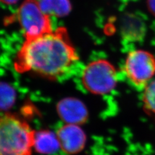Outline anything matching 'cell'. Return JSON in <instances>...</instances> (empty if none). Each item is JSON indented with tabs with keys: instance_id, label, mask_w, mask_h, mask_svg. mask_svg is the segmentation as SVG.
I'll return each instance as SVG.
<instances>
[{
	"instance_id": "obj_6",
	"label": "cell",
	"mask_w": 155,
	"mask_h": 155,
	"mask_svg": "<svg viewBox=\"0 0 155 155\" xmlns=\"http://www.w3.org/2000/svg\"><path fill=\"white\" fill-rule=\"evenodd\" d=\"M60 148L65 153L74 154L83 150L86 136L78 125L66 124L57 132Z\"/></svg>"
},
{
	"instance_id": "obj_11",
	"label": "cell",
	"mask_w": 155,
	"mask_h": 155,
	"mask_svg": "<svg viewBox=\"0 0 155 155\" xmlns=\"http://www.w3.org/2000/svg\"><path fill=\"white\" fill-rule=\"evenodd\" d=\"M143 102L146 110L155 116V80H152L144 89Z\"/></svg>"
},
{
	"instance_id": "obj_7",
	"label": "cell",
	"mask_w": 155,
	"mask_h": 155,
	"mask_svg": "<svg viewBox=\"0 0 155 155\" xmlns=\"http://www.w3.org/2000/svg\"><path fill=\"white\" fill-rule=\"evenodd\" d=\"M58 113L67 124L79 125L87 120V110L81 101L74 98L61 100L57 106Z\"/></svg>"
},
{
	"instance_id": "obj_2",
	"label": "cell",
	"mask_w": 155,
	"mask_h": 155,
	"mask_svg": "<svg viewBox=\"0 0 155 155\" xmlns=\"http://www.w3.org/2000/svg\"><path fill=\"white\" fill-rule=\"evenodd\" d=\"M35 131L15 115L0 116V155H31Z\"/></svg>"
},
{
	"instance_id": "obj_1",
	"label": "cell",
	"mask_w": 155,
	"mask_h": 155,
	"mask_svg": "<svg viewBox=\"0 0 155 155\" xmlns=\"http://www.w3.org/2000/svg\"><path fill=\"white\" fill-rule=\"evenodd\" d=\"M78 59L67 29L60 27L40 36L25 39L16 54L14 68L20 73L33 72L53 80L65 74Z\"/></svg>"
},
{
	"instance_id": "obj_4",
	"label": "cell",
	"mask_w": 155,
	"mask_h": 155,
	"mask_svg": "<svg viewBox=\"0 0 155 155\" xmlns=\"http://www.w3.org/2000/svg\"><path fill=\"white\" fill-rule=\"evenodd\" d=\"M126 76L135 87L144 89L155 74V58L143 50H134L128 53L124 64Z\"/></svg>"
},
{
	"instance_id": "obj_5",
	"label": "cell",
	"mask_w": 155,
	"mask_h": 155,
	"mask_svg": "<svg viewBox=\"0 0 155 155\" xmlns=\"http://www.w3.org/2000/svg\"><path fill=\"white\" fill-rule=\"evenodd\" d=\"M17 16L25 39L53 31L50 16L43 12L38 0H25L19 8Z\"/></svg>"
},
{
	"instance_id": "obj_3",
	"label": "cell",
	"mask_w": 155,
	"mask_h": 155,
	"mask_svg": "<svg viewBox=\"0 0 155 155\" xmlns=\"http://www.w3.org/2000/svg\"><path fill=\"white\" fill-rule=\"evenodd\" d=\"M82 84L90 93L105 94L114 89L117 74L114 67L105 60L92 61L82 73Z\"/></svg>"
},
{
	"instance_id": "obj_8",
	"label": "cell",
	"mask_w": 155,
	"mask_h": 155,
	"mask_svg": "<svg viewBox=\"0 0 155 155\" xmlns=\"http://www.w3.org/2000/svg\"><path fill=\"white\" fill-rule=\"evenodd\" d=\"M60 148L57 134L49 130L35 132L34 149L43 154H50L56 152Z\"/></svg>"
},
{
	"instance_id": "obj_10",
	"label": "cell",
	"mask_w": 155,
	"mask_h": 155,
	"mask_svg": "<svg viewBox=\"0 0 155 155\" xmlns=\"http://www.w3.org/2000/svg\"><path fill=\"white\" fill-rule=\"evenodd\" d=\"M15 98V91L11 86L0 83V110L11 107L14 102Z\"/></svg>"
},
{
	"instance_id": "obj_9",
	"label": "cell",
	"mask_w": 155,
	"mask_h": 155,
	"mask_svg": "<svg viewBox=\"0 0 155 155\" xmlns=\"http://www.w3.org/2000/svg\"><path fill=\"white\" fill-rule=\"evenodd\" d=\"M43 12L48 16L63 17L71 11L69 0H38Z\"/></svg>"
},
{
	"instance_id": "obj_12",
	"label": "cell",
	"mask_w": 155,
	"mask_h": 155,
	"mask_svg": "<svg viewBox=\"0 0 155 155\" xmlns=\"http://www.w3.org/2000/svg\"><path fill=\"white\" fill-rule=\"evenodd\" d=\"M147 4L150 12L155 16V0H147Z\"/></svg>"
},
{
	"instance_id": "obj_13",
	"label": "cell",
	"mask_w": 155,
	"mask_h": 155,
	"mask_svg": "<svg viewBox=\"0 0 155 155\" xmlns=\"http://www.w3.org/2000/svg\"><path fill=\"white\" fill-rule=\"evenodd\" d=\"M18 1L19 0H0V2L6 3L7 5H12L17 3Z\"/></svg>"
}]
</instances>
